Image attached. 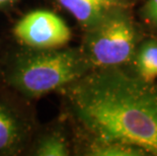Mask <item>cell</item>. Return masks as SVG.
<instances>
[{
    "label": "cell",
    "mask_w": 157,
    "mask_h": 156,
    "mask_svg": "<svg viewBox=\"0 0 157 156\" xmlns=\"http://www.w3.org/2000/svg\"><path fill=\"white\" fill-rule=\"evenodd\" d=\"M86 29L94 25L112 6L105 0H58Z\"/></svg>",
    "instance_id": "obj_5"
},
{
    "label": "cell",
    "mask_w": 157,
    "mask_h": 156,
    "mask_svg": "<svg viewBox=\"0 0 157 156\" xmlns=\"http://www.w3.org/2000/svg\"><path fill=\"white\" fill-rule=\"evenodd\" d=\"M105 1L109 2V3H111V4H113V5H116V3H117V0H105Z\"/></svg>",
    "instance_id": "obj_11"
},
{
    "label": "cell",
    "mask_w": 157,
    "mask_h": 156,
    "mask_svg": "<svg viewBox=\"0 0 157 156\" xmlns=\"http://www.w3.org/2000/svg\"><path fill=\"white\" fill-rule=\"evenodd\" d=\"M7 1H9V0H0V4H1V3H4V2H7Z\"/></svg>",
    "instance_id": "obj_12"
},
{
    "label": "cell",
    "mask_w": 157,
    "mask_h": 156,
    "mask_svg": "<svg viewBox=\"0 0 157 156\" xmlns=\"http://www.w3.org/2000/svg\"><path fill=\"white\" fill-rule=\"evenodd\" d=\"M88 155L93 156H144L148 155L143 149L136 146L116 143H101V142H93L92 146L88 150Z\"/></svg>",
    "instance_id": "obj_8"
},
{
    "label": "cell",
    "mask_w": 157,
    "mask_h": 156,
    "mask_svg": "<svg viewBox=\"0 0 157 156\" xmlns=\"http://www.w3.org/2000/svg\"><path fill=\"white\" fill-rule=\"evenodd\" d=\"M14 35L18 41L36 50H56L70 41L71 32L63 19L49 10H35L17 22Z\"/></svg>",
    "instance_id": "obj_4"
},
{
    "label": "cell",
    "mask_w": 157,
    "mask_h": 156,
    "mask_svg": "<svg viewBox=\"0 0 157 156\" xmlns=\"http://www.w3.org/2000/svg\"><path fill=\"white\" fill-rule=\"evenodd\" d=\"M137 39L132 17L115 5L87 29L82 54L90 66H121L134 57Z\"/></svg>",
    "instance_id": "obj_3"
},
{
    "label": "cell",
    "mask_w": 157,
    "mask_h": 156,
    "mask_svg": "<svg viewBox=\"0 0 157 156\" xmlns=\"http://www.w3.org/2000/svg\"><path fill=\"white\" fill-rule=\"evenodd\" d=\"M142 16L157 32V0H147L142 7Z\"/></svg>",
    "instance_id": "obj_10"
},
{
    "label": "cell",
    "mask_w": 157,
    "mask_h": 156,
    "mask_svg": "<svg viewBox=\"0 0 157 156\" xmlns=\"http://www.w3.org/2000/svg\"><path fill=\"white\" fill-rule=\"evenodd\" d=\"M137 75L146 81L153 82L157 77V40H148L135 52Z\"/></svg>",
    "instance_id": "obj_7"
},
{
    "label": "cell",
    "mask_w": 157,
    "mask_h": 156,
    "mask_svg": "<svg viewBox=\"0 0 157 156\" xmlns=\"http://www.w3.org/2000/svg\"><path fill=\"white\" fill-rule=\"evenodd\" d=\"M67 87L73 115L101 143L136 146L157 155V86L120 68L86 72Z\"/></svg>",
    "instance_id": "obj_1"
},
{
    "label": "cell",
    "mask_w": 157,
    "mask_h": 156,
    "mask_svg": "<svg viewBox=\"0 0 157 156\" xmlns=\"http://www.w3.org/2000/svg\"><path fill=\"white\" fill-rule=\"evenodd\" d=\"M21 139V128L14 114L0 102V154L14 150Z\"/></svg>",
    "instance_id": "obj_6"
},
{
    "label": "cell",
    "mask_w": 157,
    "mask_h": 156,
    "mask_svg": "<svg viewBox=\"0 0 157 156\" xmlns=\"http://www.w3.org/2000/svg\"><path fill=\"white\" fill-rule=\"evenodd\" d=\"M36 154L40 156H67L70 154V150L64 137L53 134L42 139L36 149Z\"/></svg>",
    "instance_id": "obj_9"
},
{
    "label": "cell",
    "mask_w": 157,
    "mask_h": 156,
    "mask_svg": "<svg viewBox=\"0 0 157 156\" xmlns=\"http://www.w3.org/2000/svg\"><path fill=\"white\" fill-rule=\"evenodd\" d=\"M82 52L40 50L16 62L9 77L11 85L29 97H38L66 87L89 68Z\"/></svg>",
    "instance_id": "obj_2"
}]
</instances>
